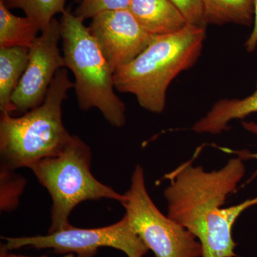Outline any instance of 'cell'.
<instances>
[{
	"instance_id": "6da1fadb",
	"label": "cell",
	"mask_w": 257,
	"mask_h": 257,
	"mask_svg": "<svg viewBox=\"0 0 257 257\" xmlns=\"http://www.w3.org/2000/svg\"><path fill=\"white\" fill-rule=\"evenodd\" d=\"M245 174L243 160L231 159L221 170L207 172L202 166L185 162L165 179L164 192L168 216L188 230L202 245V257H234L235 221L243 211L257 204V197L223 208Z\"/></svg>"
},
{
	"instance_id": "7a4b0ae2",
	"label": "cell",
	"mask_w": 257,
	"mask_h": 257,
	"mask_svg": "<svg viewBox=\"0 0 257 257\" xmlns=\"http://www.w3.org/2000/svg\"><path fill=\"white\" fill-rule=\"evenodd\" d=\"M205 37V27L191 24L174 33L155 36L138 57L115 71V89L134 94L146 110L162 112L169 86L197 62Z\"/></svg>"
},
{
	"instance_id": "3957f363",
	"label": "cell",
	"mask_w": 257,
	"mask_h": 257,
	"mask_svg": "<svg viewBox=\"0 0 257 257\" xmlns=\"http://www.w3.org/2000/svg\"><path fill=\"white\" fill-rule=\"evenodd\" d=\"M74 83L69 80L67 69H60L51 83L45 101L19 117L2 113L0 119V154L3 170L28 167L56 156L72 135L64 127L62 107Z\"/></svg>"
},
{
	"instance_id": "277c9868",
	"label": "cell",
	"mask_w": 257,
	"mask_h": 257,
	"mask_svg": "<svg viewBox=\"0 0 257 257\" xmlns=\"http://www.w3.org/2000/svg\"><path fill=\"white\" fill-rule=\"evenodd\" d=\"M61 28L66 67L74 74L79 108H96L115 127L126 121L124 102L114 92V71L111 68L84 20L65 11Z\"/></svg>"
},
{
	"instance_id": "5b68a950",
	"label": "cell",
	"mask_w": 257,
	"mask_h": 257,
	"mask_svg": "<svg viewBox=\"0 0 257 257\" xmlns=\"http://www.w3.org/2000/svg\"><path fill=\"white\" fill-rule=\"evenodd\" d=\"M91 160L89 147L79 137L72 136L58 155L40 161L30 168L52 197L49 233L72 226L69 215L80 203L101 199L120 203L124 200V194L115 192L92 175Z\"/></svg>"
},
{
	"instance_id": "8992f818",
	"label": "cell",
	"mask_w": 257,
	"mask_h": 257,
	"mask_svg": "<svg viewBox=\"0 0 257 257\" xmlns=\"http://www.w3.org/2000/svg\"><path fill=\"white\" fill-rule=\"evenodd\" d=\"M121 203L134 231L156 257H202L197 238L182 225L162 214L152 200L143 167L137 166Z\"/></svg>"
},
{
	"instance_id": "52a82bcc",
	"label": "cell",
	"mask_w": 257,
	"mask_h": 257,
	"mask_svg": "<svg viewBox=\"0 0 257 257\" xmlns=\"http://www.w3.org/2000/svg\"><path fill=\"white\" fill-rule=\"evenodd\" d=\"M3 239L9 251L30 246L37 249L52 248L57 253H75L82 257H94L102 247L119 250L127 257H144L149 251L125 215L115 224L104 227L82 229L71 226L43 236Z\"/></svg>"
},
{
	"instance_id": "ba28073f",
	"label": "cell",
	"mask_w": 257,
	"mask_h": 257,
	"mask_svg": "<svg viewBox=\"0 0 257 257\" xmlns=\"http://www.w3.org/2000/svg\"><path fill=\"white\" fill-rule=\"evenodd\" d=\"M61 38V23L54 18L30 48L28 66L12 96L14 111L28 112L40 106L45 101L56 73L67 68L59 50Z\"/></svg>"
},
{
	"instance_id": "9c48e42d",
	"label": "cell",
	"mask_w": 257,
	"mask_h": 257,
	"mask_svg": "<svg viewBox=\"0 0 257 257\" xmlns=\"http://www.w3.org/2000/svg\"><path fill=\"white\" fill-rule=\"evenodd\" d=\"M88 28L114 72L138 57L155 37L144 30L128 9L96 15Z\"/></svg>"
},
{
	"instance_id": "30bf717a",
	"label": "cell",
	"mask_w": 257,
	"mask_h": 257,
	"mask_svg": "<svg viewBox=\"0 0 257 257\" xmlns=\"http://www.w3.org/2000/svg\"><path fill=\"white\" fill-rule=\"evenodd\" d=\"M128 9L144 30L153 36L174 33L188 24L170 0H131Z\"/></svg>"
},
{
	"instance_id": "8fae6325",
	"label": "cell",
	"mask_w": 257,
	"mask_h": 257,
	"mask_svg": "<svg viewBox=\"0 0 257 257\" xmlns=\"http://www.w3.org/2000/svg\"><path fill=\"white\" fill-rule=\"evenodd\" d=\"M257 112V82L256 90L242 99H221L217 101L207 115L193 126L195 133L217 135L227 130L231 120L243 119L248 115Z\"/></svg>"
},
{
	"instance_id": "7c38bea8",
	"label": "cell",
	"mask_w": 257,
	"mask_h": 257,
	"mask_svg": "<svg viewBox=\"0 0 257 257\" xmlns=\"http://www.w3.org/2000/svg\"><path fill=\"white\" fill-rule=\"evenodd\" d=\"M30 49L26 47L0 48V109L13 112L12 96L21 80L29 61Z\"/></svg>"
},
{
	"instance_id": "4fadbf2b",
	"label": "cell",
	"mask_w": 257,
	"mask_h": 257,
	"mask_svg": "<svg viewBox=\"0 0 257 257\" xmlns=\"http://www.w3.org/2000/svg\"><path fill=\"white\" fill-rule=\"evenodd\" d=\"M41 32L31 19L13 15L0 0V48L26 47L30 49Z\"/></svg>"
},
{
	"instance_id": "5bb4252c",
	"label": "cell",
	"mask_w": 257,
	"mask_h": 257,
	"mask_svg": "<svg viewBox=\"0 0 257 257\" xmlns=\"http://www.w3.org/2000/svg\"><path fill=\"white\" fill-rule=\"evenodd\" d=\"M206 24L249 26L254 18V0H201Z\"/></svg>"
},
{
	"instance_id": "9a60e30c",
	"label": "cell",
	"mask_w": 257,
	"mask_h": 257,
	"mask_svg": "<svg viewBox=\"0 0 257 257\" xmlns=\"http://www.w3.org/2000/svg\"><path fill=\"white\" fill-rule=\"evenodd\" d=\"M9 9L19 8L43 31L50 25L55 15L65 12L66 0H1Z\"/></svg>"
},
{
	"instance_id": "2e32d148",
	"label": "cell",
	"mask_w": 257,
	"mask_h": 257,
	"mask_svg": "<svg viewBox=\"0 0 257 257\" xmlns=\"http://www.w3.org/2000/svg\"><path fill=\"white\" fill-rule=\"evenodd\" d=\"M131 0H82L75 12L76 16L85 20L106 11L128 9Z\"/></svg>"
},
{
	"instance_id": "e0dca14e",
	"label": "cell",
	"mask_w": 257,
	"mask_h": 257,
	"mask_svg": "<svg viewBox=\"0 0 257 257\" xmlns=\"http://www.w3.org/2000/svg\"><path fill=\"white\" fill-rule=\"evenodd\" d=\"M184 15L187 23L205 27L204 11L201 0H170Z\"/></svg>"
},
{
	"instance_id": "ac0fdd59",
	"label": "cell",
	"mask_w": 257,
	"mask_h": 257,
	"mask_svg": "<svg viewBox=\"0 0 257 257\" xmlns=\"http://www.w3.org/2000/svg\"><path fill=\"white\" fill-rule=\"evenodd\" d=\"M243 127L245 130H247L249 133L255 134L257 135V124L254 122H247V121H242ZM238 155L240 158L242 159L243 160H248V159H253L257 161V153H251L248 151H241L237 152ZM257 176V170L255 172L254 175H253L252 179L254 178Z\"/></svg>"
},
{
	"instance_id": "d6986e66",
	"label": "cell",
	"mask_w": 257,
	"mask_h": 257,
	"mask_svg": "<svg viewBox=\"0 0 257 257\" xmlns=\"http://www.w3.org/2000/svg\"><path fill=\"white\" fill-rule=\"evenodd\" d=\"M257 47V0H254V18H253V28L251 35L248 37L245 47L248 52H252Z\"/></svg>"
},
{
	"instance_id": "ffe728a7",
	"label": "cell",
	"mask_w": 257,
	"mask_h": 257,
	"mask_svg": "<svg viewBox=\"0 0 257 257\" xmlns=\"http://www.w3.org/2000/svg\"><path fill=\"white\" fill-rule=\"evenodd\" d=\"M7 257H31L28 256H23V255H18L15 254V253H9V251L7 253ZM40 257H49L47 256H42ZM63 257H82L80 256H78V255L75 254V253H67V254L64 255Z\"/></svg>"
},
{
	"instance_id": "44dd1931",
	"label": "cell",
	"mask_w": 257,
	"mask_h": 257,
	"mask_svg": "<svg viewBox=\"0 0 257 257\" xmlns=\"http://www.w3.org/2000/svg\"><path fill=\"white\" fill-rule=\"evenodd\" d=\"M9 250L7 248L5 245L1 246V251H0V257H7V253Z\"/></svg>"
}]
</instances>
